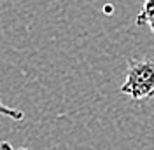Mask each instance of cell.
<instances>
[{
	"label": "cell",
	"instance_id": "obj_1",
	"mask_svg": "<svg viewBox=\"0 0 154 150\" xmlns=\"http://www.w3.org/2000/svg\"><path fill=\"white\" fill-rule=\"evenodd\" d=\"M119 93L130 96L135 101L154 98V59L152 58H131L128 59L125 82Z\"/></svg>",
	"mask_w": 154,
	"mask_h": 150
},
{
	"label": "cell",
	"instance_id": "obj_4",
	"mask_svg": "<svg viewBox=\"0 0 154 150\" xmlns=\"http://www.w3.org/2000/svg\"><path fill=\"white\" fill-rule=\"evenodd\" d=\"M0 150H28V148H23V147H19V148H16V147H12L9 141H2L0 143Z\"/></svg>",
	"mask_w": 154,
	"mask_h": 150
},
{
	"label": "cell",
	"instance_id": "obj_3",
	"mask_svg": "<svg viewBox=\"0 0 154 150\" xmlns=\"http://www.w3.org/2000/svg\"><path fill=\"white\" fill-rule=\"evenodd\" d=\"M0 115L9 117V119H12V121H23V117H25L23 110L14 108V106H7L2 100H0Z\"/></svg>",
	"mask_w": 154,
	"mask_h": 150
},
{
	"label": "cell",
	"instance_id": "obj_2",
	"mask_svg": "<svg viewBox=\"0 0 154 150\" xmlns=\"http://www.w3.org/2000/svg\"><path fill=\"white\" fill-rule=\"evenodd\" d=\"M135 23L138 26H149V30L154 33V0H144L142 10L137 16Z\"/></svg>",
	"mask_w": 154,
	"mask_h": 150
}]
</instances>
